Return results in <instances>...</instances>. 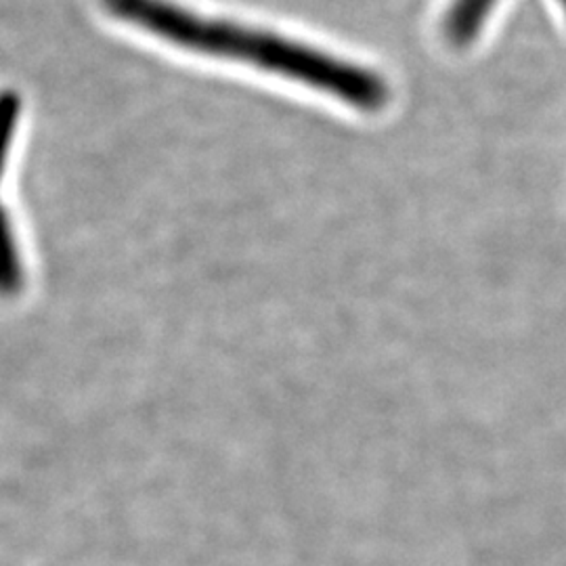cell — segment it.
Segmentation results:
<instances>
[{
    "mask_svg": "<svg viewBox=\"0 0 566 566\" xmlns=\"http://www.w3.org/2000/svg\"><path fill=\"white\" fill-rule=\"evenodd\" d=\"M107 11L182 49L242 61L264 72L303 82L317 91L376 112L388 99L385 82L369 70L336 60L313 46L231 21L200 18L170 0H103Z\"/></svg>",
    "mask_w": 566,
    "mask_h": 566,
    "instance_id": "cell-1",
    "label": "cell"
},
{
    "mask_svg": "<svg viewBox=\"0 0 566 566\" xmlns=\"http://www.w3.org/2000/svg\"><path fill=\"white\" fill-rule=\"evenodd\" d=\"M495 0H455L447 18V34L455 44H465L483 25Z\"/></svg>",
    "mask_w": 566,
    "mask_h": 566,
    "instance_id": "cell-2",
    "label": "cell"
}]
</instances>
